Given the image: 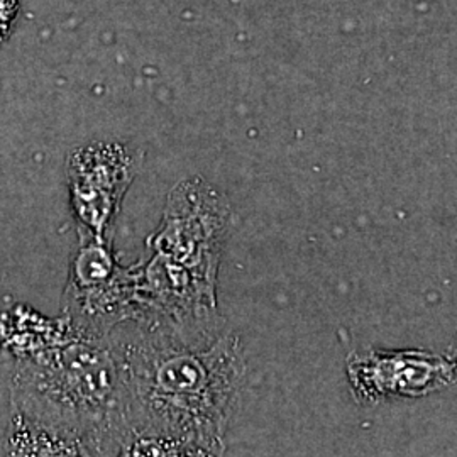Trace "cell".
<instances>
[{
  "label": "cell",
  "instance_id": "obj_1",
  "mask_svg": "<svg viewBox=\"0 0 457 457\" xmlns=\"http://www.w3.org/2000/svg\"><path fill=\"white\" fill-rule=\"evenodd\" d=\"M109 341L126 388L128 439L166 437L195 447L202 456L222 454L245 381L239 339L222 336L200 347L145 326Z\"/></svg>",
  "mask_w": 457,
  "mask_h": 457
},
{
  "label": "cell",
  "instance_id": "obj_2",
  "mask_svg": "<svg viewBox=\"0 0 457 457\" xmlns=\"http://www.w3.org/2000/svg\"><path fill=\"white\" fill-rule=\"evenodd\" d=\"M19 383L22 415L82 442L90 456H119L131 427L109 337L82 334L24 370Z\"/></svg>",
  "mask_w": 457,
  "mask_h": 457
},
{
  "label": "cell",
  "instance_id": "obj_3",
  "mask_svg": "<svg viewBox=\"0 0 457 457\" xmlns=\"http://www.w3.org/2000/svg\"><path fill=\"white\" fill-rule=\"evenodd\" d=\"M132 175L131 154L120 145L96 143L73 151L68 162L71 205L88 237L104 241Z\"/></svg>",
  "mask_w": 457,
  "mask_h": 457
},
{
  "label": "cell",
  "instance_id": "obj_4",
  "mask_svg": "<svg viewBox=\"0 0 457 457\" xmlns=\"http://www.w3.org/2000/svg\"><path fill=\"white\" fill-rule=\"evenodd\" d=\"M398 356L371 354L366 358H353L349 364V373L354 386L361 395H386V393H419L434 390L442 385L451 373V368L439 360L407 356L403 371H398Z\"/></svg>",
  "mask_w": 457,
  "mask_h": 457
},
{
  "label": "cell",
  "instance_id": "obj_5",
  "mask_svg": "<svg viewBox=\"0 0 457 457\" xmlns=\"http://www.w3.org/2000/svg\"><path fill=\"white\" fill-rule=\"evenodd\" d=\"M12 449L17 454H36V456H90L82 442L63 436L46 425L39 424L26 415L19 417V422L12 425L9 436Z\"/></svg>",
  "mask_w": 457,
  "mask_h": 457
},
{
  "label": "cell",
  "instance_id": "obj_6",
  "mask_svg": "<svg viewBox=\"0 0 457 457\" xmlns=\"http://www.w3.org/2000/svg\"><path fill=\"white\" fill-rule=\"evenodd\" d=\"M21 11V0H0V45L12 33Z\"/></svg>",
  "mask_w": 457,
  "mask_h": 457
}]
</instances>
